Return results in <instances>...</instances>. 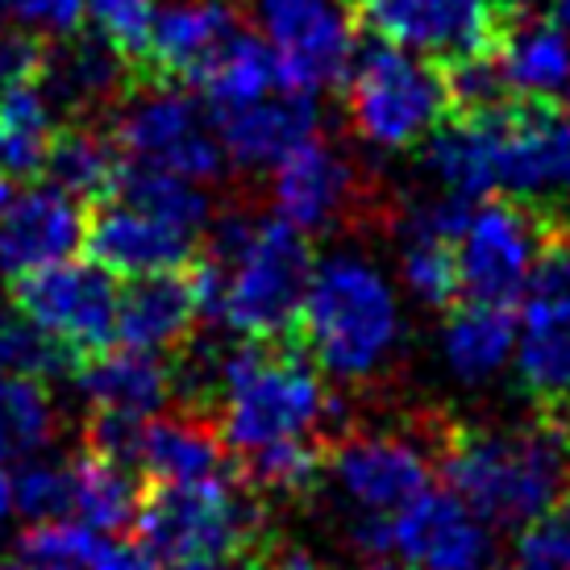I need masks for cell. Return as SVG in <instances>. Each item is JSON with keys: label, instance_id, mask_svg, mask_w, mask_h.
I'll return each mask as SVG.
<instances>
[{"label": "cell", "instance_id": "d4e9b609", "mask_svg": "<svg viewBox=\"0 0 570 570\" xmlns=\"http://www.w3.org/2000/svg\"><path fill=\"white\" fill-rule=\"evenodd\" d=\"M191 88H200L213 112L238 109V105L271 96V88H279V59H275L267 38H258L242 26L191 76Z\"/></svg>", "mask_w": 570, "mask_h": 570}, {"label": "cell", "instance_id": "277c9868", "mask_svg": "<svg viewBox=\"0 0 570 570\" xmlns=\"http://www.w3.org/2000/svg\"><path fill=\"white\" fill-rule=\"evenodd\" d=\"M138 538L163 567L184 558L258 554L267 546V508L246 483L225 475L155 483L138 508Z\"/></svg>", "mask_w": 570, "mask_h": 570}, {"label": "cell", "instance_id": "f6af8a7d", "mask_svg": "<svg viewBox=\"0 0 570 570\" xmlns=\"http://www.w3.org/2000/svg\"><path fill=\"white\" fill-rule=\"evenodd\" d=\"M254 570H325L317 558L301 546H263V554L254 558Z\"/></svg>", "mask_w": 570, "mask_h": 570}, {"label": "cell", "instance_id": "f546056e", "mask_svg": "<svg viewBox=\"0 0 570 570\" xmlns=\"http://www.w3.org/2000/svg\"><path fill=\"white\" fill-rule=\"evenodd\" d=\"M59 433V412L47 383L0 371V466L47 454Z\"/></svg>", "mask_w": 570, "mask_h": 570}, {"label": "cell", "instance_id": "ffe728a7", "mask_svg": "<svg viewBox=\"0 0 570 570\" xmlns=\"http://www.w3.org/2000/svg\"><path fill=\"white\" fill-rule=\"evenodd\" d=\"M196 321H205V313H200V292H196L191 267L138 275L117 296L112 342L163 354V350H179L184 342H191Z\"/></svg>", "mask_w": 570, "mask_h": 570}, {"label": "cell", "instance_id": "c3c4849f", "mask_svg": "<svg viewBox=\"0 0 570 570\" xmlns=\"http://www.w3.org/2000/svg\"><path fill=\"white\" fill-rule=\"evenodd\" d=\"M13 517V475L0 466V524Z\"/></svg>", "mask_w": 570, "mask_h": 570}, {"label": "cell", "instance_id": "e0dca14e", "mask_svg": "<svg viewBox=\"0 0 570 570\" xmlns=\"http://www.w3.org/2000/svg\"><path fill=\"white\" fill-rule=\"evenodd\" d=\"M217 117V142L225 159L242 171H267L275 163H284L296 146L317 138L321 129V105L313 92H287L263 96L238 109L213 112Z\"/></svg>", "mask_w": 570, "mask_h": 570}, {"label": "cell", "instance_id": "9f6ffc18", "mask_svg": "<svg viewBox=\"0 0 570 570\" xmlns=\"http://www.w3.org/2000/svg\"><path fill=\"white\" fill-rule=\"evenodd\" d=\"M567 121H570V83H567Z\"/></svg>", "mask_w": 570, "mask_h": 570}, {"label": "cell", "instance_id": "74e56055", "mask_svg": "<svg viewBox=\"0 0 570 570\" xmlns=\"http://www.w3.org/2000/svg\"><path fill=\"white\" fill-rule=\"evenodd\" d=\"M445 92H450V117H475L491 112L512 100L508 76L500 67V55H466V59H450L442 63Z\"/></svg>", "mask_w": 570, "mask_h": 570}, {"label": "cell", "instance_id": "f907efd6", "mask_svg": "<svg viewBox=\"0 0 570 570\" xmlns=\"http://www.w3.org/2000/svg\"><path fill=\"white\" fill-rule=\"evenodd\" d=\"M358 570H421V567H412V562H404V558H400V562H392V558H366Z\"/></svg>", "mask_w": 570, "mask_h": 570}, {"label": "cell", "instance_id": "cb8c5ba5", "mask_svg": "<svg viewBox=\"0 0 570 570\" xmlns=\"http://www.w3.org/2000/svg\"><path fill=\"white\" fill-rule=\"evenodd\" d=\"M500 67L508 88L529 100H554L570 83V42L550 17L529 13V4L512 9L500 38Z\"/></svg>", "mask_w": 570, "mask_h": 570}, {"label": "cell", "instance_id": "83f0119b", "mask_svg": "<svg viewBox=\"0 0 570 570\" xmlns=\"http://www.w3.org/2000/svg\"><path fill=\"white\" fill-rule=\"evenodd\" d=\"M330 466L325 438H287L242 454V483L263 500H301L313 495Z\"/></svg>", "mask_w": 570, "mask_h": 570}, {"label": "cell", "instance_id": "836d02e7", "mask_svg": "<svg viewBox=\"0 0 570 570\" xmlns=\"http://www.w3.org/2000/svg\"><path fill=\"white\" fill-rule=\"evenodd\" d=\"M105 550V541L96 538L92 524L83 521H33L17 538V562L33 570H88L96 554Z\"/></svg>", "mask_w": 570, "mask_h": 570}, {"label": "cell", "instance_id": "484cf974", "mask_svg": "<svg viewBox=\"0 0 570 570\" xmlns=\"http://www.w3.org/2000/svg\"><path fill=\"white\" fill-rule=\"evenodd\" d=\"M55 188H63L76 200H109L121 175V150L100 121H67L55 129L47 155V171Z\"/></svg>", "mask_w": 570, "mask_h": 570}, {"label": "cell", "instance_id": "6da1fadb", "mask_svg": "<svg viewBox=\"0 0 570 570\" xmlns=\"http://www.w3.org/2000/svg\"><path fill=\"white\" fill-rule=\"evenodd\" d=\"M438 471L491 529H524L570 491V438L550 412L524 425H454L442 429Z\"/></svg>", "mask_w": 570, "mask_h": 570}, {"label": "cell", "instance_id": "6f0895ef", "mask_svg": "<svg viewBox=\"0 0 570 570\" xmlns=\"http://www.w3.org/2000/svg\"><path fill=\"white\" fill-rule=\"evenodd\" d=\"M504 4H524V0H504Z\"/></svg>", "mask_w": 570, "mask_h": 570}, {"label": "cell", "instance_id": "11a10c76", "mask_svg": "<svg viewBox=\"0 0 570 570\" xmlns=\"http://www.w3.org/2000/svg\"><path fill=\"white\" fill-rule=\"evenodd\" d=\"M0 570H33V567H26V562H4Z\"/></svg>", "mask_w": 570, "mask_h": 570}, {"label": "cell", "instance_id": "ee69618b", "mask_svg": "<svg viewBox=\"0 0 570 570\" xmlns=\"http://www.w3.org/2000/svg\"><path fill=\"white\" fill-rule=\"evenodd\" d=\"M83 9H88V0H38V30L55 33V38L76 33L83 21Z\"/></svg>", "mask_w": 570, "mask_h": 570}, {"label": "cell", "instance_id": "2e32d148", "mask_svg": "<svg viewBox=\"0 0 570 570\" xmlns=\"http://www.w3.org/2000/svg\"><path fill=\"white\" fill-rule=\"evenodd\" d=\"M134 83V63L100 38V33H63L55 47L47 42L38 88L50 109L67 121H100L121 105Z\"/></svg>", "mask_w": 570, "mask_h": 570}, {"label": "cell", "instance_id": "5bb4252c", "mask_svg": "<svg viewBox=\"0 0 570 570\" xmlns=\"http://www.w3.org/2000/svg\"><path fill=\"white\" fill-rule=\"evenodd\" d=\"M396 554L421 570H483L495 554V529L454 491H421L392 512Z\"/></svg>", "mask_w": 570, "mask_h": 570}, {"label": "cell", "instance_id": "44dd1931", "mask_svg": "<svg viewBox=\"0 0 570 570\" xmlns=\"http://www.w3.org/2000/svg\"><path fill=\"white\" fill-rule=\"evenodd\" d=\"M76 387L92 412H117V416H159L163 404L175 396L171 363L134 346L80 358Z\"/></svg>", "mask_w": 570, "mask_h": 570}, {"label": "cell", "instance_id": "d6986e66", "mask_svg": "<svg viewBox=\"0 0 570 570\" xmlns=\"http://www.w3.org/2000/svg\"><path fill=\"white\" fill-rule=\"evenodd\" d=\"M242 0H175L155 13V33L134 80H188L213 59L234 30H242Z\"/></svg>", "mask_w": 570, "mask_h": 570}, {"label": "cell", "instance_id": "3957f363", "mask_svg": "<svg viewBox=\"0 0 570 570\" xmlns=\"http://www.w3.org/2000/svg\"><path fill=\"white\" fill-rule=\"evenodd\" d=\"M301 342L333 383L375 380L404 342L396 287L363 254L321 258L301 308Z\"/></svg>", "mask_w": 570, "mask_h": 570}, {"label": "cell", "instance_id": "7c38bea8", "mask_svg": "<svg viewBox=\"0 0 570 570\" xmlns=\"http://www.w3.org/2000/svg\"><path fill=\"white\" fill-rule=\"evenodd\" d=\"M546 222L538 208L521 200H491L471 213V225L459 238V284L466 301L512 304L521 301L524 279L533 271Z\"/></svg>", "mask_w": 570, "mask_h": 570}, {"label": "cell", "instance_id": "b9f144b4", "mask_svg": "<svg viewBox=\"0 0 570 570\" xmlns=\"http://www.w3.org/2000/svg\"><path fill=\"white\" fill-rule=\"evenodd\" d=\"M346 546L354 554L387 558L396 554V538H392V517L387 512H358L346 524Z\"/></svg>", "mask_w": 570, "mask_h": 570}, {"label": "cell", "instance_id": "f5cc1de1", "mask_svg": "<svg viewBox=\"0 0 570 570\" xmlns=\"http://www.w3.org/2000/svg\"><path fill=\"white\" fill-rule=\"evenodd\" d=\"M9 205V179H4V175H0V208Z\"/></svg>", "mask_w": 570, "mask_h": 570}, {"label": "cell", "instance_id": "ac0fdd59", "mask_svg": "<svg viewBox=\"0 0 570 570\" xmlns=\"http://www.w3.org/2000/svg\"><path fill=\"white\" fill-rule=\"evenodd\" d=\"M83 208L63 188H30L0 208V267L9 275L63 263L83 246Z\"/></svg>", "mask_w": 570, "mask_h": 570}, {"label": "cell", "instance_id": "9a60e30c", "mask_svg": "<svg viewBox=\"0 0 570 570\" xmlns=\"http://www.w3.org/2000/svg\"><path fill=\"white\" fill-rule=\"evenodd\" d=\"M200 234H188L179 225L163 222L155 213L126 205V200H100L83 225V246L112 275H159V271H184L196 263Z\"/></svg>", "mask_w": 570, "mask_h": 570}, {"label": "cell", "instance_id": "5b68a950", "mask_svg": "<svg viewBox=\"0 0 570 570\" xmlns=\"http://www.w3.org/2000/svg\"><path fill=\"white\" fill-rule=\"evenodd\" d=\"M313 267H317L313 238L304 229H296L284 217H258L246 246L225 267H213L222 275L217 321L254 342L292 337L301 330V308Z\"/></svg>", "mask_w": 570, "mask_h": 570}, {"label": "cell", "instance_id": "d590c367", "mask_svg": "<svg viewBox=\"0 0 570 570\" xmlns=\"http://www.w3.org/2000/svg\"><path fill=\"white\" fill-rule=\"evenodd\" d=\"M400 279L425 308H450L459 301V254L450 242L409 238L400 250Z\"/></svg>", "mask_w": 570, "mask_h": 570}, {"label": "cell", "instance_id": "e575fe53", "mask_svg": "<svg viewBox=\"0 0 570 570\" xmlns=\"http://www.w3.org/2000/svg\"><path fill=\"white\" fill-rule=\"evenodd\" d=\"M76 354L50 337L47 330H38L26 317H4L0 321V371L4 375H26V380H59L67 371H76Z\"/></svg>", "mask_w": 570, "mask_h": 570}, {"label": "cell", "instance_id": "1f68e13d", "mask_svg": "<svg viewBox=\"0 0 570 570\" xmlns=\"http://www.w3.org/2000/svg\"><path fill=\"white\" fill-rule=\"evenodd\" d=\"M517 383L541 412H558L570 404V325H541L517 342Z\"/></svg>", "mask_w": 570, "mask_h": 570}, {"label": "cell", "instance_id": "816d5d0a", "mask_svg": "<svg viewBox=\"0 0 570 570\" xmlns=\"http://www.w3.org/2000/svg\"><path fill=\"white\" fill-rule=\"evenodd\" d=\"M483 570H546V567H538V562H524V558H517V562H495V567H483Z\"/></svg>", "mask_w": 570, "mask_h": 570}, {"label": "cell", "instance_id": "7dc6e473", "mask_svg": "<svg viewBox=\"0 0 570 570\" xmlns=\"http://www.w3.org/2000/svg\"><path fill=\"white\" fill-rule=\"evenodd\" d=\"M0 17L21 30H38V0H0Z\"/></svg>", "mask_w": 570, "mask_h": 570}, {"label": "cell", "instance_id": "f1b7e54d", "mask_svg": "<svg viewBox=\"0 0 570 570\" xmlns=\"http://www.w3.org/2000/svg\"><path fill=\"white\" fill-rule=\"evenodd\" d=\"M50 138H55V109L38 80L21 83L0 100V175L4 179H33L47 171Z\"/></svg>", "mask_w": 570, "mask_h": 570}, {"label": "cell", "instance_id": "4316f807", "mask_svg": "<svg viewBox=\"0 0 570 570\" xmlns=\"http://www.w3.org/2000/svg\"><path fill=\"white\" fill-rule=\"evenodd\" d=\"M71 483H76V512L96 533H126L138 524L146 491L129 466L83 450L80 459H71Z\"/></svg>", "mask_w": 570, "mask_h": 570}, {"label": "cell", "instance_id": "7402d4cb", "mask_svg": "<svg viewBox=\"0 0 570 570\" xmlns=\"http://www.w3.org/2000/svg\"><path fill=\"white\" fill-rule=\"evenodd\" d=\"M225 454L229 450L217 433V421L184 409L171 416H150L142 425L138 471L155 483H196L225 475Z\"/></svg>", "mask_w": 570, "mask_h": 570}, {"label": "cell", "instance_id": "681fc988", "mask_svg": "<svg viewBox=\"0 0 570 570\" xmlns=\"http://www.w3.org/2000/svg\"><path fill=\"white\" fill-rule=\"evenodd\" d=\"M550 21H554L562 38L570 42V0H550Z\"/></svg>", "mask_w": 570, "mask_h": 570}, {"label": "cell", "instance_id": "603a6c76", "mask_svg": "<svg viewBox=\"0 0 570 570\" xmlns=\"http://www.w3.org/2000/svg\"><path fill=\"white\" fill-rule=\"evenodd\" d=\"M517 317L508 304H462L442 330V363L462 387L500 380L517 354Z\"/></svg>", "mask_w": 570, "mask_h": 570}, {"label": "cell", "instance_id": "4fadbf2b", "mask_svg": "<svg viewBox=\"0 0 570 570\" xmlns=\"http://www.w3.org/2000/svg\"><path fill=\"white\" fill-rule=\"evenodd\" d=\"M271 205L304 234H325L363 217L371 205L363 167L337 146L308 138L284 163L271 167Z\"/></svg>", "mask_w": 570, "mask_h": 570}, {"label": "cell", "instance_id": "30bf717a", "mask_svg": "<svg viewBox=\"0 0 570 570\" xmlns=\"http://www.w3.org/2000/svg\"><path fill=\"white\" fill-rule=\"evenodd\" d=\"M254 17L279 59V88L321 96L350 80L358 38L337 0H254Z\"/></svg>", "mask_w": 570, "mask_h": 570}, {"label": "cell", "instance_id": "52a82bcc", "mask_svg": "<svg viewBox=\"0 0 570 570\" xmlns=\"http://www.w3.org/2000/svg\"><path fill=\"white\" fill-rule=\"evenodd\" d=\"M109 117L112 142L129 163L163 167L191 184H217L225 175L229 159L217 134H208L200 109L171 83L134 80Z\"/></svg>", "mask_w": 570, "mask_h": 570}, {"label": "cell", "instance_id": "db71d44e", "mask_svg": "<svg viewBox=\"0 0 570 570\" xmlns=\"http://www.w3.org/2000/svg\"><path fill=\"white\" fill-rule=\"evenodd\" d=\"M558 421H562V429H567V438H570V404L562 412H558Z\"/></svg>", "mask_w": 570, "mask_h": 570}, {"label": "cell", "instance_id": "7a4b0ae2", "mask_svg": "<svg viewBox=\"0 0 570 570\" xmlns=\"http://www.w3.org/2000/svg\"><path fill=\"white\" fill-rule=\"evenodd\" d=\"M213 421L225 450L242 459L287 438L333 442L342 433V400L325 387L321 366L296 333L275 342L238 337L222 350V396Z\"/></svg>", "mask_w": 570, "mask_h": 570}, {"label": "cell", "instance_id": "d6a6232c", "mask_svg": "<svg viewBox=\"0 0 570 570\" xmlns=\"http://www.w3.org/2000/svg\"><path fill=\"white\" fill-rule=\"evenodd\" d=\"M517 304L529 330L570 325V222L546 225V242L533 258V271Z\"/></svg>", "mask_w": 570, "mask_h": 570}, {"label": "cell", "instance_id": "7bdbcfd3", "mask_svg": "<svg viewBox=\"0 0 570 570\" xmlns=\"http://www.w3.org/2000/svg\"><path fill=\"white\" fill-rule=\"evenodd\" d=\"M88 570H163V562L146 550L142 541H138V546H134V541H121V546H105Z\"/></svg>", "mask_w": 570, "mask_h": 570}, {"label": "cell", "instance_id": "8fae6325", "mask_svg": "<svg viewBox=\"0 0 570 570\" xmlns=\"http://www.w3.org/2000/svg\"><path fill=\"white\" fill-rule=\"evenodd\" d=\"M438 466V442L425 445L400 429H358L330 442L325 475L337 483L354 512H400L421 491H429Z\"/></svg>", "mask_w": 570, "mask_h": 570}, {"label": "cell", "instance_id": "f35d334b", "mask_svg": "<svg viewBox=\"0 0 570 570\" xmlns=\"http://www.w3.org/2000/svg\"><path fill=\"white\" fill-rule=\"evenodd\" d=\"M83 13L92 21V30L134 63V71L142 67L150 33H155V0H88Z\"/></svg>", "mask_w": 570, "mask_h": 570}, {"label": "cell", "instance_id": "4dcf8cb0", "mask_svg": "<svg viewBox=\"0 0 570 570\" xmlns=\"http://www.w3.org/2000/svg\"><path fill=\"white\" fill-rule=\"evenodd\" d=\"M112 196L134 208H142V213H155V217L179 225V229H188V234H205L208 225H213V200H208V191L200 184L184 179V175L163 171V167L121 163Z\"/></svg>", "mask_w": 570, "mask_h": 570}, {"label": "cell", "instance_id": "ab89813d", "mask_svg": "<svg viewBox=\"0 0 570 570\" xmlns=\"http://www.w3.org/2000/svg\"><path fill=\"white\" fill-rule=\"evenodd\" d=\"M517 550L524 562H538L546 570H570V491L533 524H524Z\"/></svg>", "mask_w": 570, "mask_h": 570}, {"label": "cell", "instance_id": "60d3db41", "mask_svg": "<svg viewBox=\"0 0 570 570\" xmlns=\"http://www.w3.org/2000/svg\"><path fill=\"white\" fill-rule=\"evenodd\" d=\"M42 55H47V42L33 30H21V26L0 30V100L21 83L38 80Z\"/></svg>", "mask_w": 570, "mask_h": 570}, {"label": "cell", "instance_id": "bcb514c9", "mask_svg": "<svg viewBox=\"0 0 570 570\" xmlns=\"http://www.w3.org/2000/svg\"><path fill=\"white\" fill-rule=\"evenodd\" d=\"M263 554V550H258ZM258 554H213V558H184V562H171L167 570H254V558Z\"/></svg>", "mask_w": 570, "mask_h": 570}, {"label": "cell", "instance_id": "ba28073f", "mask_svg": "<svg viewBox=\"0 0 570 570\" xmlns=\"http://www.w3.org/2000/svg\"><path fill=\"white\" fill-rule=\"evenodd\" d=\"M512 9L504 0H358L354 26L433 63L495 55Z\"/></svg>", "mask_w": 570, "mask_h": 570}, {"label": "cell", "instance_id": "9c48e42d", "mask_svg": "<svg viewBox=\"0 0 570 570\" xmlns=\"http://www.w3.org/2000/svg\"><path fill=\"white\" fill-rule=\"evenodd\" d=\"M13 313L38 330L59 337L76 358L100 354L112 342L117 325V284L100 263H50V267L13 275Z\"/></svg>", "mask_w": 570, "mask_h": 570}, {"label": "cell", "instance_id": "8992f818", "mask_svg": "<svg viewBox=\"0 0 570 570\" xmlns=\"http://www.w3.org/2000/svg\"><path fill=\"white\" fill-rule=\"evenodd\" d=\"M350 129L375 150H412L450 117L442 63L392 42H371L350 67Z\"/></svg>", "mask_w": 570, "mask_h": 570}, {"label": "cell", "instance_id": "8d00e7d4", "mask_svg": "<svg viewBox=\"0 0 570 570\" xmlns=\"http://www.w3.org/2000/svg\"><path fill=\"white\" fill-rule=\"evenodd\" d=\"M13 512L26 521H59L76 512V483H71V462L30 459L17 466L13 475Z\"/></svg>", "mask_w": 570, "mask_h": 570}]
</instances>
